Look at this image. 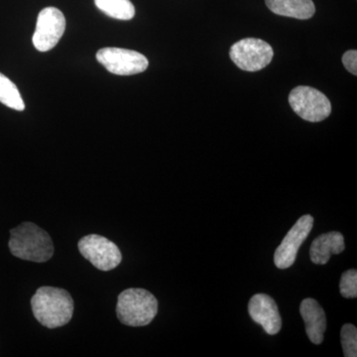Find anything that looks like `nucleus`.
I'll list each match as a JSON object with an SVG mask.
<instances>
[{"label": "nucleus", "instance_id": "1", "mask_svg": "<svg viewBox=\"0 0 357 357\" xmlns=\"http://www.w3.org/2000/svg\"><path fill=\"white\" fill-rule=\"evenodd\" d=\"M32 312L42 326L57 328L67 325L74 314V300L64 289L39 288L31 299Z\"/></svg>", "mask_w": 357, "mask_h": 357}, {"label": "nucleus", "instance_id": "2", "mask_svg": "<svg viewBox=\"0 0 357 357\" xmlns=\"http://www.w3.org/2000/svg\"><path fill=\"white\" fill-rule=\"evenodd\" d=\"M8 245L15 257L27 261L46 262L54 255L48 232L33 222H23L11 229Z\"/></svg>", "mask_w": 357, "mask_h": 357}, {"label": "nucleus", "instance_id": "3", "mask_svg": "<svg viewBox=\"0 0 357 357\" xmlns=\"http://www.w3.org/2000/svg\"><path fill=\"white\" fill-rule=\"evenodd\" d=\"M158 312V301L144 289L131 288L121 293L117 299V318L123 325L145 326Z\"/></svg>", "mask_w": 357, "mask_h": 357}, {"label": "nucleus", "instance_id": "4", "mask_svg": "<svg viewBox=\"0 0 357 357\" xmlns=\"http://www.w3.org/2000/svg\"><path fill=\"white\" fill-rule=\"evenodd\" d=\"M289 103L294 112L306 121H323L332 112L330 100L321 91L311 86L294 89L289 95Z\"/></svg>", "mask_w": 357, "mask_h": 357}, {"label": "nucleus", "instance_id": "5", "mask_svg": "<svg viewBox=\"0 0 357 357\" xmlns=\"http://www.w3.org/2000/svg\"><path fill=\"white\" fill-rule=\"evenodd\" d=\"M274 51L271 45L257 38H246L232 45L229 57L243 70L258 72L271 63Z\"/></svg>", "mask_w": 357, "mask_h": 357}, {"label": "nucleus", "instance_id": "6", "mask_svg": "<svg viewBox=\"0 0 357 357\" xmlns=\"http://www.w3.org/2000/svg\"><path fill=\"white\" fill-rule=\"evenodd\" d=\"M79 252L91 264L102 271H110L121 264L122 255L116 245L107 237L89 234L79 241Z\"/></svg>", "mask_w": 357, "mask_h": 357}, {"label": "nucleus", "instance_id": "7", "mask_svg": "<svg viewBox=\"0 0 357 357\" xmlns=\"http://www.w3.org/2000/svg\"><path fill=\"white\" fill-rule=\"evenodd\" d=\"M96 60L109 73L117 76H132L147 70L149 62L142 54L121 48H102Z\"/></svg>", "mask_w": 357, "mask_h": 357}, {"label": "nucleus", "instance_id": "8", "mask_svg": "<svg viewBox=\"0 0 357 357\" xmlns=\"http://www.w3.org/2000/svg\"><path fill=\"white\" fill-rule=\"evenodd\" d=\"M66 30V18L55 7H46L40 11L33 45L40 52L50 51L62 38Z\"/></svg>", "mask_w": 357, "mask_h": 357}, {"label": "nucleus", "instance_id": "9", "mask_svg": "<svg viewBox=\"0 0 357 357\" xmlns=\"http://www.w3.org/2000/svg\"><path fill=\"white\" fill-rule=\"evenodd\" d=\"M314 227V218L306 215L301 217L289 230L274 255V263L279 269H287L292 266L297 258L298 251L303 243L306 241Z\"/></svg>", "mask_w": 357, "mask_h": 357}, {"label": "nucleus", "instance_id": "10", "mask_svg": "<svg viewBox=\"0 0 357 357\" xmlns=\"http://www.w3.org/2000/svg\"><path fill=\"white\" fill-rule=\"evenodd\" d=\"M248 312L256 324L270 335H277L282 328V319L276 302L266 294H256L249 301Z\"/></svg>", "mask_w": 357, "mask_h": 357}, {"label": "nucleus", "instance_id": "11", "mask_svg": "<svg viewBox=\"0 0 357 357\" xmlns=\"http://www.w3.org/2000/svg\"><path fill=\"white\" fill-rule=\"evenodd\" d=\"M300 312L310 340L314 344H321L326 330V317L323 307L316 300L307 298L301 303Z\"/></svg>", "mask_w": 357, "mask_h": 357}, {"label": "nucleus", "instance_id": "12", "mask_svg": "<svg viewBox=\"0 0 357 357\" xmlns=\"http://www.w3.org/2000/svg\"><path fill=\"white\" fill-rule=\"evenodd\" d=\"M344 248V236L337 231L328 232L312 241L310 256L314 264L325 265L330 261L333 255H340Z\"/></svg>", "mask_w": 357, "mask_h": 357}, {"label": "nucleus", "instance_id": "13", "mask_svg": "<svg viewBox=\"0 0 357 357\" xmlns=\"http://www.w3.org/2000/svg\"><path fill=\"white\" fill-rule=\"evenodd\" d=\"M266 6L277 15L307 20L316 13L312 0H265Z\"/></svg>", "mask_w": 357, "mask_h": 357}, {"label": "nucleus", "instance_id": "14", "mask_svg": "<svg viewBox=\"0 0 357 357\" xmlns=\"http://www.w3.org/2000/svg\"><path fill=\"white\" fill-rule=\"evenodd\" d=\"M96 6L109 17L130 20L135 15V7L130 0H95Z\"/></svg>", "mask_w": 357, "mask_h": 357}, {"label": "nucleus", "instance_id": "15", "mask_svg": "<svg viewBox=\"0 0 357 357\" xmlns=\"http://www.w3.org/2000/svg\"><path fill=\"white\" fill-rule=\"evenodd\" d=\"M0 102L18 112H22L25 109L24 102L17 86L1 73H0Z\"/></svg>", "mask_w": 357, "mask_h": 357}, {"label": "nucleus", "instance_id": "16", "mask_svg": "<svg viewBox=\"0 0 357 357\" xmlns=\"http://www.w3.org/2000/svg\"><path fill=\"white\" fill-rule=\"evenodd\" d=\"M342 349L345 357L357 356V328L356 326L347 324L340 332Z\"/></svg>", "mask_w": 357, "mask_h": 357}, {"label": "nucleus", "instance_id": "17", "mask_svg": "<svg viewBox=\"0 0 357 357\" xmlns=\"http://www.w3.org/2000/svg\"><path fill=\"white\" fill-rule=\"evenodd\" d=\"M340 294L347 299L357 297V271L356 269L347 270L342 274L340 283Z\"/></svg>", "mask_w": 357, "mask_h": 357}, {"label": "nucleus", "instance_id": "18", "mask_svg": "<svg viewBox=\"0 0 357 357\" xmlns=\"http://www.w3.org/2000/svg\"><path fill=\"white\" fill-rule=\"evenodd\" d=\"M342 63L345 69L351 73L352 75H357V52L356 50H349L345 52L342 56Z\"/></svg>", "mask_w": 357, "mask_h": 357}]
</instances>
